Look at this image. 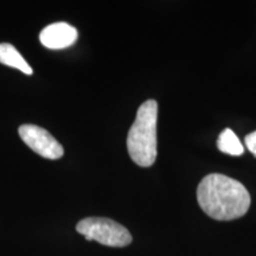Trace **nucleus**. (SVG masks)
Instances as JSON below:
<instances>
[{"label": "nucleus", "instance_id": "obj_1", "mask_svg": "<svg viewBox=\"0 0 256 256\" xmlns=\"http://www.w3.org/2000/svg\"><path fill=\"white\" fill-rule=\"evenodd\" d=\"M197 200L202 210L217 220L240 218L250 206V194L244 185L220 174L202 179L197 188Z\"/></svg>", "mask_w": 256, "mask_h": 256}, {"label": "nucleus", "instance_id": "obj_3", "mask_svg": "<svg viewBox=\"0 0 256 256\" xmlns=\"http://www.w3.org/2000/svg\"><path fill=\"white\" fill-rule=\"evenodd\" d=\"M76 230L87 241H96L108 247H126L132 243V235L128 230L110 218L88 217L80 220Z\"/></svg>", "mask_w": 256, "mask_h": 256}, {"label": "nucleus", "instance_id": "obj_5", "mask_svg": "<svg viewBox=\"0 0 256 256\" xmlns=\"http://www.w3.org/2000/svg\"><path fill=\"white\" fill-rule=\"evenodd\" d=\"M78 30L64 22L48 25L40 34V40L44 46L51 50L66 49L78 40Z\"/></svg>", "mask_w": 256, "mask_h": 256}, {"label": "nucleus", "instance_id": "obj_2", "mask_svg": "<svg viewBox=\"0 0 256 256\" xmlns=\"http://www.w3.org/2000/svg\"><path fill=\"white\" fill-rule=\"evenodd\" d=\"M156 120L158 104L156 100H147L138 110L136 121L128 132V153L142 168H150L156 159Z\"/></svg>", "mask_w": 256, "mask_h": 256}, {"label": "nucleus", "instance_id": "obj_6", "mask_svg": "<svg viewBox=\"0 0 256 256\" xmlns=\"http://www.w3.org/2000/svg\"><path fill=\"white\" fill-rule=\"evenodd\" d=\"M0 63L18 69L26 75H32L31 66L20 55V52L10 43H0Z\"/></svg>", "mask_w": 256, "mask_h": 256}, {"label": "nucleus", "instance_id": "obj_8", "mask_svg": "<svg viewBox=\"0 0 256 256\" xmlns=\"http://www.w3.org/2000/svg\"><path fill=\"white\" fill-rule=\"evenodd\" d=\"M244 142L246 145H247V148L256 156V130L250 134H248V136L244 138Z\"/></svg>", "mask_w": 256, "mask_h": 256}, {"label": "nucleus", "instance_id": "obj_7", "mask_svg": "<svg viewBox=\"0 0 256 256\" xmlns=\"http://www.w3.org/2000/svg\"><path fill=\"white\" fill-rule=\"evenodd\" d=\"M217 147H218L220 152L229 156H238L243 154V152H244V147H243L241 142H240L238 136L230 128H226L220 134L218 139H217Z\"/></svg>", "mask_w": 256, "mask_h": 256}, {"label": "nucleus", "instance_id": "obj_4", "mask_svg": "<svg viewBox=\"0 0 256 256\" xmlns=\"http://www.w3.org/2000/svg\"><path fill=\"white\" fill-rule=\"evenodd\" d=\"M18 133L32 151L43 158L56 160L63 156L62 145L44 128L34 124H23L19 127Z\"/></svg>", "mask_w": 256, "mask_h": 256}]
</instances>
